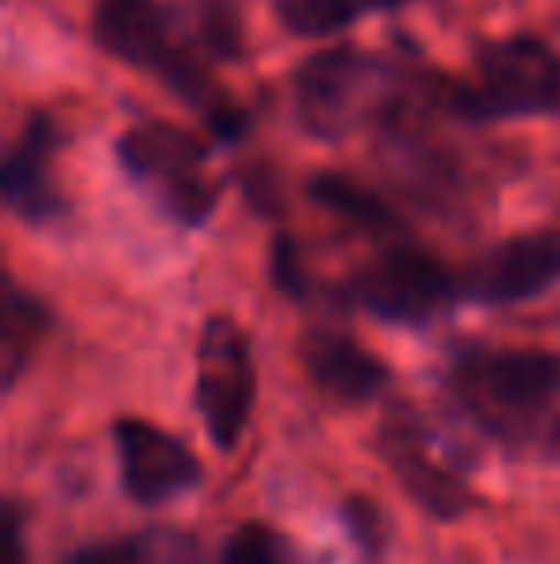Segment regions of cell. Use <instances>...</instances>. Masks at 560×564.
<instances>
[{
    "instance_id": "obj_20",
    "label": "cell",
    "mask_w": 560,
    "mask_h": 564,
    "mask_svg": "<svg viewBox=\"0 0 560 564\" xmlns=\"http://www.w3.org/2000/svg\"><path fill=\"white\" fill-rule=\"evenodd\" d=\"M0 564H28V550H23V514L15 503L4 507V553Z\"/></svg>"
},
{
    "instance_id": "obj_16",
    "label": "cell",
    "mask_w": 560,
    "mask_h": 564,
    "mask_svg": "<svg viewBox=\"0 0 560 564\" xmlns=\"http://www.w3.org/2000/svg\"><path fill=\"white\" fill-rule=\"evenodd\" d=\"M277 15L292 35L327 39L345 31L361 15L358 0H277Z\"/></svg>"
},
{
    "instance_id": "obj_1",
    "label": "cell",
    "mask_w": 560,
    "mask_h": 564,
    "mask_svg": "<svg viewBox=\"0 0 560 564\" xmlns=\"http://www.w3.org/2000/svg\"><path fill=\"white\" fill-rule=\"evenodd\" d=\"M449 392L492 438L523 446L538 438L560 403V354L469 341L449 361Z\"/></svg>"
},
{
    "instance_id": "obj_10",
    "label": "cell",
    "mask_w": 560,
    "mask_h": 564,
    "mask_svg": "<svg viewBox=\"0 0 560 564\" xmlns=\"http://www.w3.org/2000/svg\"><path fill=\"white\" fill-rule=\"evenodd\" d=\"M376 62L358 51H330L304 62L296 74V105L315 134H342L365 116L376 93Z\"/></svg>"
},
{
    "instance_id": "obj_3",
    "label": "cell",
    "mask_w": 560,
    "mask_h": 564,
    "mask_svg": "<svg viewBox=\"0 0 560 564\" xmlns=\"http://www.w3.org/2000/svg\"><path fill=\"white\" fill-rule=\"evenodd\" d=\"M560 105V62L541 39L507 35L476 54V74L457 93V112L469 119L541 116Z\"/></svg>"
},
{
    "instance_id": "obj_5",
    "label": "cell",
    "mask_w": 560,
    "mask_h": 564,
    "mask_svg": "<svg viewBox=\"0 0 560 564\" xmlns=\"http://www.w3.org/2000/svg\"><path fill=\"white\" fill-rule=\"evenodd\" d=\"M257 400V369L246 330L227 315L204 323L196 346V411L211 446L231 453L250 431Z\"/></svg>"
},
{
    "instance_id": "obj_14",
    "label": "cell",
    "mask_w": 560,
    "mask_h": 564,
    "mask_svg": "<svg viewBox=\"0 0 560 564\" xmlns=\"http://www.w3.org/2000/svg\"><path fill=\"white\" fill-rule=\"evenodd\" d=\"M51 312L39 304L31 292L8 284L4 289V384L12 388L15 377H20V365L28 361L31 346L51 330Z\"/></svg>"
},
{
    "instance_id": "obj_12",
    "label": "cell",
    "mask_w": 560,
    "mask_h": 564,
    "mask_svg": "<svg viewBox=\"0 0 560 564\" xmlns=\"http://www.w3.org/2000/svg\"><path fill=\"white\" fill-rule=\"evenodd\" d=\"M58 150V131L46 116H35L23 127L20 142L8 150L4 162V200L28 224H46L62 212V196L51 177V158Z\"/></svg>"
},
{
    "instance_id": "obj_7",
    "label": "cell",
    "mask_w": 560,
    "mask_h": 564,
    "mask_svg": "<svg viewBox=\"0 0 560 564\" xmlns=\"http://www.w3.org/2000/svg\"><path fill=\"white\" fill-rule=\"evenodd\" d=\"M120 162L135 181L157 188L165 212L177 224L200 227L216 208V193L204 181L208 150L173 123H142L120 139Z\"/></svg>"
},
{
    "instance_id": "obj_19",
    "label": "cell",
    "mask_w": 560,
    "mask_h": 564,
    "mask_svg": "<svg viewBox=\"0 0 560 564\" xmlns=\"http://www.w3.org/2000/svg\"><path fill=\"white\" fill-rule=\"evenodd\" d=\"M342 519L361 545H373V550L381 545V514H376L373 503H345Z\"/></svg>"
},
{
    "instance_id": "obj_21",
    "label": "cell",
    "mask_w": 560,
    "mask_h": 564,
    "mask_svg": "<svg viewBox=\"0 0 560 564\" xmlns=\"http://www.w3.org/2000/svg\"><path fill=\"white\" fill-rule=\"evenodd\" d=\"M358 4L365 12V8H392V4H404V0H358Z\"/></svg>"
},
{
    "instance_id": "obj_4",
    "label": "cell",
    "mask_w": 560,
    "mask_h": 564,
    "mask_svg": "<svg viewBox=\"0 0 560 564\" xmlns=\"http://www.w3.org/2000/svg\"><path fill=\"white\" fill-rule=\"evenodd\" d=\"M92 35L108 54L146 74L188 100L208 97V77L180 43V23L162 0H100L92 15Z\"/></svg>"
},
{
    "instance_id": "obj_11",
    "label": "cell",
    "mask_w": 560,
    "mask_h": 564,
    "mask_svg": "<svg viewBox=\"0 0 560 564\" xmlns=\"http://www.w3.org/2000/svg\"><path fill=\"white\" fill-rule=\"evenodd\" d=\"M299 354H304V369L315 380V388L334 395L338 403H369L392 380V369L373 349H365L350 335H338V330H311Z\"/></svg>"
},
{
    "instance_id": "obj_9",
    "label": "cell",
    "mask_w": 560,
    "mask_h": 564,
    "mask_svg": "<svg viewBox=\"0 0 560 564\" xmlns=\"http://www.w3.org/2000/svg\"><path fill=\"white\" fill-rule=\"evenodd\" d=\"M560 284V230H530L499 242L461 273V296L476 304H518Z\"/></svg>"
},
{
    "instance_id": "obj_8",
    "label": "cell",
    "mask_w": 560,
    "mask_h": 564,
    "mask_svg": "<svg viewBox=\"0 0 560 564\" xmlns=\"http://www.w3.org/2000/svg\"><path fill=\"white\" fill-rule=\"evenodd\" d=\"M116 457H120V480L135 503L162 507L188 496L200 484L204 468L196 453L162 426L146 419H120L112 431Z\"/></svg>"
},
{
    "instance_id": "obj_6",
    "label": "cell",
    "mask_w": 560,
    "mask_h": 564,
    "mask_svg": "<svg viewBox=\"0 0 560 564\" xmlns=\"http://www.w3.org/2000/svg\"><path fill=\"white\" fill-rule=\"evenodd\" d=\"M345 296L373 319L422 327L438 319L453 300H461V273H449L433 253L419 246L399 242L369 261L350 281Z\"/></svg>"
},
{
    "instance_id": "obj_18",
    "label": "cell",
    "mask_w": 560,
    "mask_h": 564,
    "mask_svg": "<svg viewBox=\"0 0 560 564\" xmlns=\"http://www.w3.org/2000/svg\"><path fill=\"white\" fill-rule=\"evenodd\" d=\"M273 284L288 296H304L307 292V276L299 269V258H296V246H292L288 235H281L273 242Z\"/></svg>"
},
{
    "instance_id": "obj_15",
    "label": "cell",
    "mask_w": 560,
    "mask_h": 564,
    "mask_svg": "<svg viewBox=\"0 0 560 564\" xmlns=\"http://www.w3.org/2000/svg\"><path fill=\"white\" fill-rule=\"evenodd\" d=\"M311 196L322 208L338 212L342 219H353V224H361L369 230H396V216H392L369 188L353 185V181H345V177H319L311 185Z\"/></svg>"
},
{
    "instance_id": "obj_2",
    "label": "cell",
    "mask_w": 560,
    "mask_h": 564,
    "mask_svg": "<svg viewBox=\"0 0 560 564\" xmlns=\"http://www.w3.org/2000/svg\"><path fill=\"white\" fill-rule=\"evenodd\" d=\"M376 449L384 465L399 480V488L422 507L426 514L449 522L461 519L469 507V465L461 449L446 438L433 423H426L411 408H388L376 431Z\"/></svg>"
},
{
    "instance_id": "obj_13",
    "label": "cell",
    "mask_w": 560,
    "mask_h": 564,
    "mask_svg": "<svg viewBox=\"0 0 560 564\" xmlns=\"http://www.w3.org/2000/svg\"><path fill=\"white\" fill-rule=\"evenodd\" d=\"M196 553L177 534H135L77 550L66 564H193Z\"/></svg>"
},
{
    "instance_id": "obj_17",
    "label": "cell",
    "mask_w": 560,
    "mask_h": 564,
    "mask_svg": "<svg viewBox=\"0 0 560 564\" xmlns=\"http://www.w3.org/2000/svg\"><path fill=\"white\" fill-rule=\"evenodd\" d=\"M223 564H311L284 534L265 522H246L223 545Z\"/></svg>"
}]
</instances>
